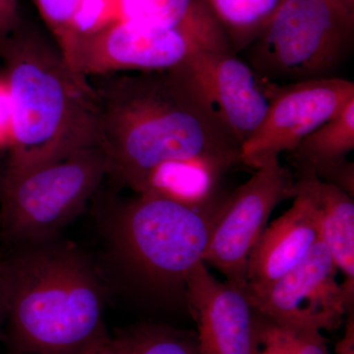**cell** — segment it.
Here are the masks:
<instances>
[{
	"label": "cell",
	"mask_w": 354,
	"mask_h": 354,
	"mask_svg": "<svg viewBox=\"0 0 354 354\" xmlns=\"http://www.w3.org/2000/svg\"><path fill=\"white\" fill-rule=\"evenodd\" d=\"M108 76V75H106ZM97 141L118 185L138 190L153 167L200 158L225 169L241 164V147L202 113L167 71L108 77L94 85Z\"/></svg>",
	"instance_id": "obj_1"
},
{
	"label": "cell",
	"mask_w": 354,
	"mask_h": 354,
	"mask_svg": "<svg viewBox=\"0 0 354 354\" xmlns=\"http://www.w3.org/2000/svg\"><path fill=\"white\" fill-rule=\"evenodd\" d=\"M0 265L12 354H79L109 337L101 279L73 244L53 239L13 246Z\"/></svg>",
	"instance_id": "obj_2"
},
{
	"label": "cell",
	"mask_w": 354,
	"mask_h": 354,
	"mask_svg": "<svg viewBox=\"0 0 354 354\" xmlns=\"http://www.w3.org/2000/svg\"><path fill=\"white\" fill-rule=\"evenodd\" d=\"M12 109L7 171L36 169L97 145V95L55 46L17 29L0 41Z\"/></svg>",
	"instance_id": "obj_3"
},
{
	"label": "cell",
	"mask_w": 354,
	"mask_h": 354,
	"mask_svg": "<svg viewBox=\"0 0 354 354\" xmlns=\"http://www.w3.org/2000/svg\"><path fill=\"white\" fill-rule=\"evenodd\" d=\"M223 204L203 211L139 194L111 204L102 216V230L116 263L135 283L156 295H184Z\"/></svg>",
	"instance_id": "obj_4"
},
{
	"label": "cell",
	"mask_w": 354,
	"mask_h": 354,
	"mask_svg": "<svg viewBox=\"0 0 354 354\" xmlns=\"http://www.w3.org/2000/svg\"><path fill=\"white\" fill-rule=\"evenodd\" d=\"M109 171L99 144L29 171H6L0 185V236L12 246L57 239Z\"/></svg>",
	"instance_id": "obj_5"
},
{
	"label": "cell",
	"mask_w": 354,
	"mask_h": 354,
	"mask_svg": "<svg viewBox=\"0 0 354 354\" xmlns=\"http://www.w3.org/2000/svg\"><path fill=\"white\" fill-rule=\"evenodd\" d=\"M354 7L339 0H283L246 50L249 66L266 82L330 78L351 53Z\"/></svg>",
	"instance_id": "obj_6"
},
{
	"label": "cell",
	"mask_w": 354,
	"mask_h": 354,
	"mask_svg": "<svg viewBox=\"0 0 354 354\" xmlns=\"http://www.w3.org/2000/svg\"><path fill=\"white\" fill-rule=\"evenodd\" d=\"M197 48L232 50L204 0H193L176 25L122 23L79 37L67 64L86 77L124 70L160 72L180 64Z\"/></svg>",
	"instance_id": "obj_7"
},
{
	"label": "cell",
	"mask_w": 354,
	"mask_h": 354,
	"mask_svg": "<svg viewBox=\"0 0 354 354\" xmlns=\"http://www.w3.org/2000/svg\"><path fill=\"white\" fill-rule=\"evenodd\" d=\"M165 71L202 113L239 147L264 118L269 104L267 82L232 50L197 48Z\"/></svg>",
	"instance_id": "obj_8"
},
{
	"label": "cell",
	"mask_w": 354,
	"mask_h": 354,
	"mask_svg": "<svg viewBox=\"0 0 354 354\" xmlns=\"http://www.w3.org/2000/svg\"><path fill=\"white\" fill-rule=\"evenodd\" d=\"M267 94L264 118L241 147V164L254 169L290 152L307 135L341 113L354 99V83L335 77L267 82Z\"/></svg>",
	"instance_id": "obj_9"
},
{
	"label": "cell",
	"mask_w": 354,
	"mask_h": 354,
	"mask_svg": "<svg viewBox=\"0 0 354 354\" xmlns=\"http://www.w3.org/2000/svg\"><path fill=\"white\" fill-rule=\"evenodd\" d=\"M225 204L212 232L203 262L209 263L227 281L245 286L247 260L266 228L268 218L279 203L297 196L292 171L272 158Z\"/></svg>",
	"instance_id": "obj_10"
},
{
	"label": "cell",
	"mask_w": 354,
	"mask_h": 354,
	"mask_svg": "<svg viewBox=\"0 0 354 354\" xmlns=\"http://www.w3.org/2000/svg\"><path fill=\"white\" fill-rule=\"evenodd\" d=\"M339 270L322 241L301 262L272 283L247 288L251 302L268 322L293 330H333L341 327L349 309Z\"/></svg>",
	"instance_id": "obj_11"
},
{
	"label": "cell",
	"mask_w": 354,
	"mask_h": 354,
	"mask_svg": "<svg viewBox=\"0 0 354 354\" xmlns=\"http://www.w3.org/2000/svg\"><path fill=\"white\" fill-rule=\"evenodd\" d=\"M184 297L196 322L200 354L259 353L263 318L245 286L218 281L200 261L188 276Z\"/></svg>",
	"instance_id": "obj_12"
},
{
	"label": "cell",
	"mask_w": 354,
	"mask_h": 354,
	"mask_svg": "<svg viewBox=\"0 0 354 354\" xmlns=\"http://www.w3.org/2000/svg\"><path fill=\"white\" fill-rule=\"evenodd\" d=\"M297 196L283 216L263 230L253 247L245 272V286L272 283L304 259L321 241V208L315 177L295 178Z\"/></svg>",
	"instance_id": "obj_13"
},
{
	"label": "cell",
	"mask_w": 354,
	"mask_h": 354,
	"mask_svg": "<svg viewBox=\"0 0 354 354\" xmlns=\"http://www.w3.org/2000/svg\"><path fill=\"white\" fill-rule=\"evenodd\" d=\"M227 171L211 160H176L153 167L139 186L138 194H151L179 203L189 208H220L227 197H218L221 174Z\"/></svg>",
	"instance_id": "obj_14"
},
{
	"label": "cell",
	"mask_w": 354,
	"mask_h": 354,
	"mask_svg": "<svg viewBox=\"0 0 354 354\" xmlns=\"http://www.w3.org/2000/svg\"><path fill=\"white\" fill-rule=\"evenodd\" d=\"M354 149V99L332 120L300 141L288 153L295 178L315 177L326 183L332 172L348 162Z\"/></svg>",
	"instance_id": "obj_15"
},
{
	"label": "cell",
	"mask_w": 354,
	"mask_h": 354,
	"mask_svg": "<svg viewBox=\"0 0 354 354\" xmlns=\"http://www.w3.org/2000/svg\"><path fill=\"white\" fill-rule=\"evenodd\" d=\"M321 241L335 267L344 274L342 290L354 307V201L333 184L320 181Z\"/></svg>",
	"instance_id": "obj_16"
},
{
	"label": "cell",
	"mask_w": 354,
	"mask_h": 354,
	"mask_svg": "<svg viewBox=\"0 0 354 354\" xmlns=\"http://www.w3.org/2000/svg\"><path fill=\"white\" fill-rule=\"evenodd\" d=\"M234 53L259 38L283 0H204Z\"/></svg>",
	"instance_id": "obj_17"
},
{
	"label": "cell",
	"mask_w": 354,
	"mask_h": 354,
	"mask_svg": "<svg viewBox=\"0 0 354 354\" xmlns=\"http://www.w3.org/2000/svg\"><path fill=\"white\" fill-rule=\"evenodd\" d=\"M113 339L120 354H200L196 334L165 326L130 328Z\"/></svg>",
	"instance_id": "obj_18"
},
{
	"label": "cell",
	"mask_w": 354,
	"mask_h": 354,
	"mask_svg": "<svg viewBox=\"0 0 354 354\" xmlns=\"http://www.w3.org/2000/svg\"><path fill=\"white\" fill-rule=\"evenodd\" d=\"M129 22H147V0H78L73 20L76 41Z\"/></svg>",
	"instance_id": "obj_19"
},
{
	"label": "cell",
	"mask_w": 354,
	"mask_h": 354,
	"mask_svg": "<svg viewBox=\"0 0 354 354\" xmlns=\"http://www.w3.org/2000/svg\"><path fill=\"white\" fill-rule=\"evenodd\" d=\"M35 2L58 50L67 62L76 43L73 20L78 0H35Z\"/></svg>",
	"instance_id": "obj_20"
},
{
	"label": "cell",
	"mask_w": 354,
	"mask_h": 354,
	"mask_svg": "<svg viewBox=\"0 0 354 354\" xmlns=\"http://www.w3.org/2000/svg\"><path fill=\"white\" fill-rule=\"evenodd\" d=\"M193 0H147V23L174 26L185 17Z\"/></svg>",
	"instance_id": "obj_21"
},
{
	"label": "cell",
	"mask_w": 354,
	"mask_h": 354,
	"mask_svg": "<svg viewBox=\"0 0 354 354\" xmlns=\"http://www.w3.org/2000/svg\"><path fill=\"white\" fill-rule=\"evenodd\" d=\"M292 354H330L321 330L286 329Z\"/></svg>",
	"instance_id": "obj_22"
},
{
	"label": "cell",
	"mask_w": 354,
	"mask_h": 354,
	"mask_svg": "<svg viewBox=\"0 0 354 354\" xmlns=\"http://www.w3.org/2000/svg\"><path fill=\"white\" fill-rule=\"evenodd\" d=\"M258 354H292L286 330L263 319Z\"/></svg>",
	"instance_id": "obj_23"
},
{
	"label": "cell",
	"mask_w": 354,
	"mask_h": 354,
	"mask_svg": "<svg viewBox=\"0 0 354 354\" xmlns=\"http://www.w3.org/2000/svg\"><path fill=\"white\" fill-rule=\"evenodd\" d=\"M12 109L6 77L0 76V149L10 148L12 142Z\"/></svg>",
	"instance_id": "obj_24"
},
{
	"label": "cell",
	"mask_w": 354,
	"mask_h": 354,
	"mask_svg": "<svg viewBox=\"0 0 354 354\" xmlns=\"http://www.w3.org/2000/svg\"><path fill=\"white\" fill-rule=\"evenodd\" d=\"M18 24V0H0V41L12 34Z\"/></svg>",
	"instance_id": "obj_25"
},
{
	"label": "cell",
	"mask_w": 354,
	"mask_h": 354,
	"mask_svg": "<svg viewBox=\"0 0 354 354\" xmlns=\"http://www.w3.org/2000/svg\"><path fill=\"white\" fill-rule=\"evenodd\" d=\"M344 337L335 344V354H354V308L346 312Z\"/></svg>",
	"instance_id": "obj_26"
},
{
	"label": "cell",
	"mask_w": 354,
	"mask_h": 354,
	"mask_svg": "<svg viewBox=\"0 0 354 354\" xmlns=\"http://www.w3.org/2000/svg\"><path fill=\"white\" fill-rule=\"evenodd\" d=\"M79 354H120L115 344L111 337H106L102 341L95 342L92 346H88L85 351Z\"/></svg>",
	"instance_id": "obj_27"
},
{
	"label": "cell",
	"mask_w": 354,
	"mask_h": 354,
	"mask_svg": "<svg viewBox=\"0 0 354 354\" xmlns=\"http://www.w3.org/2000/svg\"><path fill=\"white\" fill-rule=\"evenodd\" d=\"M7 309V286L6 279L4 277L3 270L0 265V332L2 326L6 322Z\"/></svg>",
	"instance_id": "obj_28"
},
{
	"label": "cell",
	"mask_w": 354,
	"mask_h": 354,
	"mask_svg": "<svg viewBox=\"0 0 354 354\" xmlns=\"http://www.w3.org/2000/svg\"><path fill=\"white\" fill-rule=\"evenodd\" d=\"M339 1L344 2V3L348 4V6L354 7V0H339Z\"/></svg>",
	"instance_id": "obj_29"
}]
</instances>
